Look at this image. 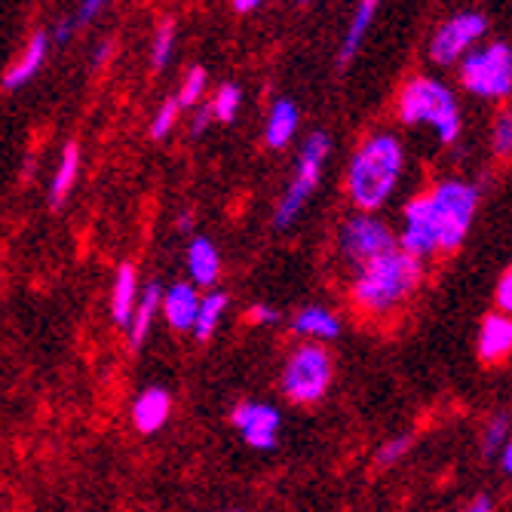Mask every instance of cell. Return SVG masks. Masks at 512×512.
<instances>
[{"mask_svg":"<svg viewBox=\"0 0 512 512\" xmlns=\"http://www.w3.org/2000/svg\"><path fill=\"white\" fill-rule=\"evenodd\" d=\"M405 169V151L399 138L390 132H378L362 142L347 169V194L365 212H378L396 191Z\"/></svg>","mask_w":512,"mask_h":512,"instance_id":"6da1fadb","label":"cell"},{"mask_svg":"<svg viewBox=\"0 0 512 512\" xmlns=\"http://www.w3.org/2000/svg\"><path fill=\"white\" fill-rule=\"evenodd\" d=\"M424 276V261L405 255L402 249H390L387 255L359 267L353 279V301L365 313H390L396 310Z\"/></svg>","mask_w":512,"mask_h":512,"instance_id":"7a4b0ae2","label":"cell"},{"mask_svg":"<svg viewBox=\"0 0 512 512\" xmlns=\"http://www.w3.org/2000/svg\"><path fill=\"white\" fill-rule=\"evenodd\" d=\"M399 117L408 126H417V123L433 126L442 145H454L460 135V108H457L454 92L433 77H414L402 89Z\"/></svg>","mask_w":512,"mask_h":512,"instance_id":"3957f363","label":"cell"},{"mask_svg":"<svg viewBox=\"0 0 512 512\" xmlns=\"http://www.w3.org/2000/svg\"><path fill=\"white\" fill-rule=\"evenodd\" d=\"M427 197V215L436 234L439 252H454L467 240L476 209H479V191L467 181H442Z\"/></svg>","mask_w":512,"mask_h":512,"instance_id":"277c9868","label":"cell"},{"mask_svg":"<svg viewBox=\"0 0 512 512\" xmlns=\"http://www.w3.org/2000/svg\"><path fill=\"white\" fill-rule=\"evenodd\" d=\"M329 151H332V142L325 132H310L304 138L301 154H298V166H295V178H292L289 191L283 194V200L276 203V212H273L276 227H289L301 215V209L307 206V200L316 191L322 166H325V160H329Z\"/></svg>","mask_w":512,"mask_h":512,"instance_id":"5b68a950","label":"cell"},{"mask_svg":"<svg viewBox=\"0 0 512 512\" xmlns=\"http://www.w3.org/2000/svg\"><path fill=\"white\" fill-rule=\"evenodd\" d=\"M460 80L473 96L506 99L512 92V50L497 40L485 50H473L460 62Z\"/></svg>","mask_w":512,"mask_h":512,"instance_id":"8992f818","label":"cell"},{"mask_svg":"<svg viewBox=\"0 0 512 512\" xmlns=\"http://www.w3.org/2000/svg\"><path fill=\"white\" fill-rule=\"evenodd\" d=\"M332 387V356L316 344L298 347L283 368V390L298 405L319 402Z\"/></svg>","mask_w":512,"mask_h":512,"instance_id":"52a82bcc","label":"cell"},{"mask_svg":"<svg viewBox=\"0 0 512 512\" xmlns=\"http://www.w3.org/2000/svg\"><path fill=\"white\" fill-rule=\"evenodd\" d=\"M390 249H396V237L393 230L375 218V215H353L350 221H344L341 227V252L353 261V264H368L381 255H387Z\"/></svg>","mask_w":512,"mask_h":512,"instance_id":"ba28073f","label":"cell"},{"mask_svg":"<svg viewBox=\"0 0 512 512\" xmlns=\"http://www.w3.org/2000/svg\"><path fill=\"white\" fill-rule=\"evenodd\" d=\"M488 31V19L482 13H460L454 19H448L436 34H433V43H430V56L433 62L439 65H451L457 62L460 56L470 53V46L476 40H482Z\"/></svg>","mask_w":512,"mask_h":512,"instance_id":"9c48e42d","label":"cell"},{"mask_svg":"<svg viewBox=\"0 0 512 512\" xmlns=\"http://www.w3.org/2000/svg\"><path fill=\"white\" fill-rule=\"evenodd\" d=\"M230 421L240 430L243 442L255 451H270L279 442V427H283V414L267 402H243L234 408Z\"/></svg>","mask_w":512,"mask_h":512,"instance_id":"30bf717a","label":"cell"},{"mask_svg":"<svg viewBox=\"0 0 512 512\" xmlns=\"http://www.w3.org/2000/svg\"><path fill=\"white\" fill-rule=\"evenodd\" d=\"M399 249L417 261H424V258L439 252L433 224L427 215V197H414L405 203V227H402V237H399Z\"/></svg>","mask_w":512,"mask_h":512,"instance_id":"8fae6325","label":"cell"},{"mask_svg":"<svg viewBox=\"0 0 512 512\" xmlns=\"http://www.w3.org/2000/svg\"><path fill=\"white\" fill-rule=\"evenodd\" d=\"M197 307H200V295L188 283H175L160 295V310H163L166 322L178 332H191L194 329Z\"/></svg>","mask_w":512,"mask_h":512,"instance_id":"7c38bea8","label":"cell"},{"mask_svg":"<svg viewBox=\"0 0 512 512\" xmlns=\"http://www.w3.org/2000/svg\"><path fill=\"white\" fill-rule=\"evenodd\" d=\"M172 414V396L163 387H148L132 405V421L142 433H157L166 427Z\"/></svg>","mask_w":512,"mask_h":512,"instance_id":"4fadbf2b","label":"cell"},{"mask_svg":"<svg viewBox=\"0 0 512 512\" xmlns=\"http://www.w3.org/2000/svg\"><path fill=\"white\" fill-rule=\"evenodd\" d=\"M512 350V319L503 313L485 316L479 329V359L485 362H500Z\"/></svg>","mask_w":512,"mask_h":512,"instance_id":"5bb4252c","label":"cell"},{"mask_svg":"<svg viewBox=\"0 0 512 512\" xmlns=\"http://www.w3.org/2000/svg\"><path fill=\"white\" fill-rule=\"evenodd\" d=\"M160 295H163V289L157 283L138 292L135 307L129 313V322H126V332H129L132 347H142L148 341V335L154 329V319H157V310H160Z\"/></svg>","mask_w":512,"mask_h":512,"instance_id":"9a60e30c","label":"cell"},{"mask_svg":"<svg viewBox=\"0 0 512 512\" xmlns=\"http://www.w3.org/2000/svg\"><path fill=\"white\" fill-rule=\"evenodd\" d=\"M46 50H50V34L46 31H37L28 46H25V53L22 59L4 74V89H22L25 83H31V77L43 68L46 62Z\"/></svg>","mask_w":512,"mask_h":512,"instance_id":"2e32d148","label":"cell"},{"mask_svg":"<svg viewBox=\"0 0 512 512\" xmlns=\"http://www.w3.org/2000/svg\"><path fill=\"white\" fill-rule=\"evenodd\" d=\"M292 329L301 338H313V341H335L341 335V319L338 313L325 310V307H304L295 313Z\"/></svg>","mask_w":512,"mask_h":512,"instance_id":"e0dca14e","label":"cell"},{"mask_svg":"<svg viewBox=\"0 0 512 512\" xmlns=\"http://www.w3.org/2000/svg\"><path fill=\"white\" fill-rule=\"evenodd\" d=\"M298 123H301V111L295 102H289V99L273 102L270 117H267V129H264V142L270 148H286L298 132Z\"/></svg>","mask_w":512,"mask_h":512,"instance_id":"ac0fdd59","label":"cell"},{"mask_svg":"<svg viewBox=\"0 0 512 512\" xmlns=\"http://www.w3.org/2000/svg\"><path fill=\"white\" fill-rule=\"evenodd\" d=\"M188 270H191V279L194 286H215L218 276H221V258H218V249L212 246V240L206 237H197L191 240L188 246Z\"/></svg>","mask_w":512,"mask_h":512,"instance_id":"d6986e66","label":"cell"},{"mask_svg":"<svg viewBox=\"0 0 512 512\" xmlns=\"http://www.w3.org/2000/svg\"><path fill=\"white\" fill-rule=\"evenodd\" d=\"M138 276H135V267L132 264H120L117 270V279H114V292H111V316L117 325H126L129 322V313L135 307V298H138Z\"/></svg>","mask_w":512,"mask_h":512,"instance_id":"ffe728a7","label":"cell"},{"mask_svg":"<svg viewBox=\"0 0 512 512\" xmlns=\"http://www.w3.org/2000/svg\"><path fill=\"white\" fill-rule=\"evenodd\" d=\"M381 7V0H359V7L350 19V28L344 34V43H341V65H347L356 53H359V46H362V37L368 31V25L375 22V13Z\"/></svg>","mask_w":512,"mask_h":512,"instance_id":"44dd1931","label":"cell"},{"mask_svg":"<svg viewBox=\"0 0 512 512\" xmlns=\"http://www.w3.org/2000/svg\"><path fill=\"white\" fill-rule=\"evenodd\" d=\"M77 175H80V148L71 142V145H65V151L59 157V166H56V175L50 181V203L53 206L65 203V197L71 194Z\"/></svg>","mask_w":512,"mask_h":512,"instance_id":"7402d4cb","label":"cell"},{"mask_svg":"<svg viewBox=\"0 0 512 512\" xmlns=\"http://www.w3.org/2000/svg\"><path fill=\"white\" fill-rule=\"evenodd\" d=\"M227 295H221V292H209L203 301H200V307H197V319H194V335H197V341H209L212 335H215V329H218V322H221V316L227 313Z\"/></svg>","mask_w":512,"mask_h":512,"instance_id":"603a6c76","label":"cell"},{"mask_svg":"<svg viewBox=\"0 0 512 512\" xmlns=\"http://www.w3.org/2000/svg\"><path fill=\"white\" fill-rule=\"evenodd\" d=\"M240 105H243V92H240V86L224 83V86L215 92V99H212L209 111H212V117L221 120V123H234L237 114H240Z\"/></svg>","mask_w":512,"mask_h":512,"instance_id":"cb8c5ba5","label":"cell"},{"mask_svg":"<svg viewBox=\"0 0 512 512\" xmlns=\"http://www.w3.org/2000/svg\"><path fill=\"white\" fill-rule=\"evenodd\" d=\"M172 50H175V22L172 19H163L154 31V46H151V65L157 71H163L172 59Z\"/></svg>","mask_w":512,"mask_h":512,"instance_id":"d4e9b609","label":"cell"},{"mask_svg":"<svg viewBox=\"0 0 512 512\" xmlns=\"http://www.w3.org/2000/svg\"><path fill=\"white\" fill-rule=\"evenodd\" d=\"M506 442H509V417L506 414H497L494 421L488 424V430H485V442H482L485 457L488 460H497V454H500V448Z\"/></svg>","mask_w":512,"mask_h":512,"instance_id":"484cf974","label":"cell"},{"mask_svg":"<svg viewBox=\"0 0 512 512\" xmlns=\"http://www.w3.org/2000/svg\"><path fill=\"white\" fill-rule=\"evenodd\" d=\"M203 89H206V71L197 65V68H191L188 71V77H184V83H181V92H178V108H191V105H197L200 102V96H203Z\"/></svg>","mask_w":512,"mask_h":512,"instance_id":"4316f807","label":"cell"},{"mask_svg":"<svg viewBox=\"0 0 512 512\" xmlns=\"http://www.w3.org/2000/svg\"><path fill=\"white\" fill-rule=\"evenodd\" d=\"M178 102L175 99H166L163 105H160V111L154 114V123H151V138H166L169 132H172V126H175V120H178Z\"/></svg>","mask_w":512,"mask_h":512,"instance_id":"83f0119b","label":"cell"},{"mask_svg":"<svg viewBox=\"0 0 512 512\" xmlns=\"http://www.w3.org/2000/svg\"><path fill=\"white\" fill-rule=\"evenodd\" d=\"M408 448H411V436H408V433H405V436H393V439H387V442L378 448V463H381V467L399 463V460L408 454Z\"/></svg>","mask_w":512,"mask_h":512,"instance_id":"f1b7e54d","label":"cell"},{"mask_svg":"<svg viewBox=\"0 0 512 512\" xmlns=\"http://www.w3.org/2000/svg\"><path fill=\"white\" fill-rule=\"evenodd\" d=\"M491 142H494V151L497 154H509V148H512V117L509 114H500L497 117Z\"/></svg>","mask_w":512,"mask_h":512,"instance_id":"f546056e","label":"cell"},{"mask_svg":"<svg viewBox=\"0 0 512 512\" xmlns=\"http://www.w3.org/2000/svg\"><path fill=\"white\" fill-rule=\"evenodd\" d=\"M494 301L500 307V313L506 316L512 310V270H503L497 279V289H494Z\"/></svg>","mask_w":512,"mask_h":512,"instance_id":"4dcf8cb0","label":"cell"},{"mask_svg":"<svg viewBox=\"0 0 512 512\" xmlns=\"http://www.w3.org/2000/svg\"><path fill=\"white\" fill-rule=\"evenodd\" d=\"M249 319H252V322H258V325H273V322L279 319V313H276L273 307L255 304V307L249 310Z\"/></svg>","mask_w":512,"mask_h":512,"instance_id":"1f68e13d","label":"cell"},{"mask_svg":"<svg viewBox=\"0 0 512 512\" xmlns=\"http://www.w3.org/2000/svg\"><path fill=\"white\" fill-rule=\"evenodd\" d=\"M105 4H108V0H83V4H80V22H92Z\"/></svg>","mask_w":512,"mask_h":512,"instance_id":"d6a6232c","label":"cell"},{"mask_svg":"<svg viewBox=\"0 0 512 512\" xmlns=\"http://www.w3.org/2000/svg\"><path fill=\"white\" fill-rule=\"evenodd\" d=\"M463 512H494V500L482 494V497H476V500H473L467 509H463Z\"/></svg>","mask_w":512,"mask_h":512,"instance_id":"836d02e7","label":"cell"},{"mask_svg":"<svg viewBox=\"0 0 512 512\" xmlns=\"http://www.w3.org/2000/svg\"><path fill=\"white\" fill-rule=\"evenodd\" d=\"M74 25H77V22H71V19H68V22H59V25H56V43H68L71 34H74Z\"/></svg>","mask_w":512,"mask_h":512,"instance_id":"e575fe53","label":"cell"},{"mask_svg":"<svg viewBox=\"0 0 512 512\" xmlns=\"http://www.w3.org/2000/svg\"><path fill=\"white\" fill-rule=\"evenodd\" d=\"M209 120H212V111H209V105H206V108H203V111H197V117H194V135L206 132Z\"/></svg>","mask_w":512,"mask_h":512,"instance_id":"d590c367","label":"cell"},{"mask_svg":"<svg viewBox=\"0 0 512 512\" xmlns=\"http://www.w3.org/2000/svg\"><path fill=\"white\" fill-rule=\"evenodd\" d=\"M500 470L509 476L512 473V442H506L503 448H500Z\"/></svg>","mask_w":512,"mask_h":512,"instance_id":"8d00e7d4","label":"cell"},{"mask_svg":"<svg viewBox=\"0 0 512 512\" xmlns=\"http://www.w3.org/2000/svg\"><path fill=\"white\" fill-rule=\"evenodd\" d=\"M258 7H261V0H234V10L237 13H252Z\"/></svg>","mask_w":512,"mask_h":512,"instance_id":"74e56055","label":"cell"},{"mask_svg":"<svg viewBox=\"0 0 512 512\" xmlns=\"http://www.w3.org/2000/svg\"><path fill=\"white\" fill-rule=\"evenodd\" d=\"M108 56H111V43H102L99 50H96V65H102V62H105Z\"/></svg>","mask_w":512,"mask_h":512,"instance_id":"f35d334b","label":"cell"},{"mask_svg":"<svg viewBox=\"0 0 512 512\" xmlns=\"http://www.w3.org/2000/svg\"><path fill=\"white\" fill-rule=\"evenodd\" d=\"M178 227H181V230H191V212H184V215H181Z\"/></svg>","mask_w":512,"mask_h":512,"instance_id":"ab89813d","label":"cell"},{"mask_svg":"<svg viewBox=\"0 0 512 512\" xmlns=\"http://www.w3.org/2000/svg\"><path fill=\"white\" fill-rule=\"evenodd\" d=\"M227 512H243V509H227Z\"/></svg>","mask_w":512,"mask_h":512,"instance_id":"60d3db41","label":"cell"},{"mask_svg":"<svg viewBox=\"0 0 512 512\" xmlns=\"http://www.w3.org/2000/svg\"><path fill=\"white\" fill-rule=\"evenodd\" d=\"M301 4H307V0H301Z\"/></svg>","mask_w":512,"mask_h":512,"instance_id":"b9f144b4","label":"cell"}]
</instances>
